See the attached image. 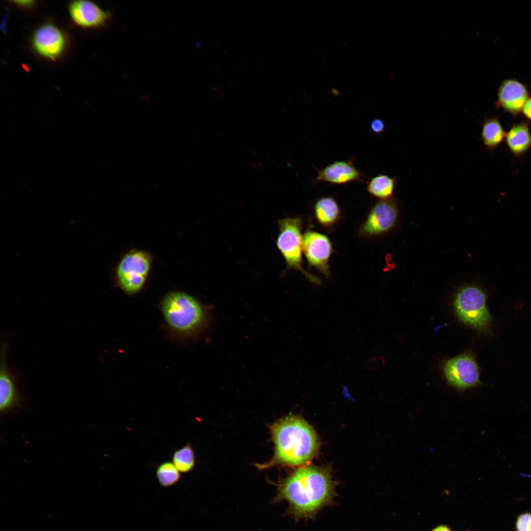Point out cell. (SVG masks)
<instances>
[{
  "label": "cell",
  "instance_id": "obj_1",
  "mask_svg": "<svg viewBox=\"0 0 531 531\" xmlns=\"http://www.w3.org/2000/svg\"><path fill=\"white\" fill-rule=\"evenodd\" d=\"M334 489V482L326 469L306 466L297 469L282 482L274 500L287 501L288 514L295 519H308L332 502Z\"/></svg>",
  "mask_w": 531,
  "mask_h": 531
},
{
  "label": "cell",
  "instance_id": "obj_2",
  "mask_svg": "<svg viewBox=\"0 0 531 531\" xmlns=\"http://www.w3.org/2000/svg\"><path fill=\"white\" fill-rule=\"evenodd\" d=\"M158 308L163 316L162 329L174 341L197 340L208 327V309L198 299L183 292L173 291L161 300Z\"/></svg>",
  "mask_w": 531,
  "mask_h": 531
},
{
  "label": "cell",
  "instance_id": "obj_3",
  "mask_svg": "<svg viewBox=\"0 0 531 531\" xmlns=\"http://www.w3.org/2000/svg\"><path fill=\"white\" fill-rule=\"evenodd\" d=\"M275 444L274 461L299 466L309 461L318 452L319 441L313 427L304 419L290 415L271 426Z\"/></svg>",
  "mask_w": 531,
  "mask_h": 531
},
{
  "label": "cell",
  "instance_id": "obj_4",
  "mask_svg": "<svg viewBox=\"0 0 531 531\" xmlns=\"http://www.w3.org/2000/svg\"><path fill=\"white\" fill-rule=\"evenodd\" d=\"M486 295L476 284H467L459 288L453 299L455 314L462 324L479 333L489 335L492 317L486 305Z\"/></svg>",
  "mask_w": 531,
  "mask_h": 531
},
{
  "label": "cell",
  "instance_id": "obj_5",
  "mask_svg": "<svg viewBox=\"0 0 531 531\" xmlns=\"http://www.w3.org/2000/svg\"><path fill=\"white\" fill-rule=\"evenodd\" d=\"M152 258L147 252L133 249L127 252L116 267L115 284L127 295L138 294L145 286Z\"/></svg>",
  "mask_w": 531,
  "mask_h": 531
},
{
  "label": "cell",
  "instance_id": "obj_6",
  "mask_svg": "<svg viewBox=\"0 0 531 531\" xmlns=\"http://www.w3.org/2000/svg\"><path fill=\"white\" fill-rule=\"evenodd\" d=\"M439 368L447 384L459 392L483 385L475 354L471 351L442 359Z\"/></svg>",
  "mask_w": 531,
  "mask_h": 531
},
{
  "label": "cell",
  "instance_id": "obj_7",
  "mask_svg": "<svg viewBox=\"0 0 531 531\" xmlns=\"http://www.w3.org/2000/svg\"><path fill=\"white\" fill-rule=\"evenodd\" d=\"M279 228L277 246L286 261L288 268L301 272L312 284L321 285V280L307 271L302 266L301 219L298 217L284 218L279 220Z\"/></svg>",
  "mask_w": 531,
  "mask_h": 531
},
{
  "label": "cell",
  "instance_id": "obj_8",
  "mask_svg": "<svg viewBox=\"0 0 531 531\" xmlns=\"http://www.w3.org/2000/svg\"><path fill=\"white\" fill-rule=\"evenodd\" d=\"M398 216V203L393 197L380 200L372 206L365 220L359 227V235L364 237H374L384 235L394 227Z\"/></svg>",
  "mask_w": 531,
  "mask_h": 531
},
{
  "label": "cell",
  "instance_id": "obj_9",
  "mask_svg": "<svg viewBox=\"0 0 531 531\" xmlns=\"http://www.w3.org/2000/svg\"><path fill=\"white\" fill-rule=\"evenodd\" d=\"M302 251L308 264L329 279L330 274L328 262L333 251L329 238L317 232L307 231L302 237Z\"/></svg>",
  "mask_w": 531,
  "mask_h": 531
},
{
  "label": "cell",
  "instance_id": "obj_10",
  "mask_svg": "<svg viewBox=\"0 0 531 531\" xmlns=\"http://www.w3.org/2000/svg\"><path fill=\"white\" fill-rule=\"evenodd\" d=\"M32 45L41 56L55 59L63 53L65 39L61 31L52 24H44L38 28L32 38Z\"/></svg>",
  "mask_w": 531,
  "mask_h": 531
},
{
  "label": "cell",
  "instance_id": "obj_11",
  "mask_svg": "<svg viewBox=\"0 0 531 531\" xmlns=\"http://www.w3.org/2000/svg\"><path fill=\"white\" fill-rule=\"evenodd\" d=\"M7 346L3 343L1 349L0 369V411L5 413L19 407L22 397L19 392L16 378L7 366L6 354Z\"/></svg>",
  "mask_w": 531,
  "mask_h": 531
},
{
  "label": "cell",
  "instance_id": "obj_12",
  "mask_svg": "<svg viewBox=\"0 0 531 531\" xmlns=\"http://www.w3.org/2000/svg\"><path fill=\"white\" fill-rule=\"evenodd\" d=\"M363 174L355 167L354 159L336 161L323 169H317L314 182L324 181L342 184L354 181L362 182Z\"/></svg>",
  "mask_w": 531,
  "mask_h": 531
},
{
  "label": "cell",
  "instance_id": "obj_13",
  "mask_svg": "<svg viewBox=\"0 0 531 531\" xmlns=\"http://www.w3.org/2000/svg\"><path fill=\"white\" fill-rule=\"evenodd\" d=\"M69 11L75 23L86 28L102 26L108 21L110 16L96 4L87 0L72 1Z\"/></svg>",
  "mask_w": 531,
  "mask_h": 531
},
{
  "label": "cell",
  "instance_id": "obj_14",
  "mask_svg": "<svg viewBox=\"0 0 531 531\" xmlns=\"http://www.w3.org/2000/svg\"><path fill=\"white\" fill-rule=\"evenodd\" d=\"M529 99L525 87L513 80H506L501 85L498 92L497 104L514 115L522 111Z\"/></svg>",
  "mask_w": 531,
  "mask_h": 531
},
{
  "label": "cell",
  "instance_id": "obj_15",
  "mask_svg": "<svg viewBox=\"0 0 531 531\" xmlns=\"http://www.w3.org/2000/svg\"><path fill=\"white\" fill-rule=\"evenodd\" d=\"M314 216L322 227L330 229L336 225L341 216V210L336 200L331 196L319 198L314 205Z\"/></svg>",
  "mask_w": 531,
  "mask_h": 531
},
{
  "label": "cell",
  "instance_id": "obj_16",
  "mask_svg": "<svg viewBox=\"0 0 531 531\" xmlns=\"http://www.w3.org/2000/svg\"><path fill=\"white\" fill-rule=\"evenodd\" d=\"M505 139L508 149L516 156L523 155L531 148V134L526 122L513 125Z\"/></svg>",
  "mask_w": 531,
  "mask_h": 531
},
{
  "label": "cell",
  "instance_id": "obj_17",
  "mask_svg": "<svg viewBox=\"0 0 531 531\" xmlns=\"http://www.w3.org/2000/svg\"><path fill=\"white\" fill-rule=\"evenodd\" d=\"M502 125L497 118H485L482 123L481 139L486 149L492 151L497 148L505 138Z\"/></svg>",
  "mask_w": 531,
  "mask_h": 531
},
{
  "label": "cell",
  "instance_id": "obj_18",
  "mask_svg": "<svg viewBox=\"0 0 531 531\" xmlns=\"http://www.w3.org/2000/svg\"><path fill=\"white\" fill-rule=\"evenodd\" d=\"M398 178L381 174L371 178L367 183V190L369 193L380 200L392 197Z\"/></svg>",
  "mask_w": 531,
  "mask_h": 531
},
{
  "label": "cell",
  "instance_id": "obj_19",
  "mask_svg": "<svg viewBox=\"0 0 531 531\" xmlns=\"http://www.w3.org/2000/svg\"><path fill=\"white\" fill-rule=\"evenodd\" d=\"M173 462L181 472H188L194 467L195 457L194 449L188 442L183 447L174 451Z\"/></svg>",
  "mask_w": 531,
  "mask_h": 531
},
{
  "label": "cell",
  "instance_id": "obj_20",
  "mask_svg": "<svg viewBox=\"0 0 531 531\" xmlns=\"http://www.w3.org/2000/svg\"><path fill=\"white\" fill-rule=\"evenodd\" d=\"M156 474L159 483L163 487L171 486L180 478V472L173 462L164 461L156 468Z\"/></svg>",
  "mask_w": 531,
  "mask_h": 531
},
{
  "label": "cell",
  "instance_id": "obj_21",
  "mask_svg": "<svg viewBox=\"0 0 531 531\" xmlns=\"http://www.w3.org/2000/svg\"><path fill=\"white\" fill-rule=\"evenodd\" d=\"M516 531H531V512H523L516 517Z\"/></svg>",
  "mask_w": 531,
  "mask_h": 531
},
{
  "label": "cell",
  "instance_id": "obj_22",
  "mask_svg": "<svg viewBox=\"0 0 531 531\" xmlns=\"http://www.w3.org/2000/svg\"><path fill=\"white\" fill-rule=\"evenodd\" d=\"M384 123L380 118H375L370 123V130L374 134L382 133L384 131Z\"/></svg>",
  "mask_w": 531,
  "mask_h": 531
},
{
  "label": "cell",
  "instance_id": "obj_23",
  "mask_svg": "<svg viewBox=\"0 0 531 531\" xmlns=\"http://www.w3.org/2000/svg\"><path fill=\"white\" fill-rule=\"evenodd\" d=\"M522 111L524 116L531 120V98L527 101Z\"/></svg>",
  "mask_w": 531,
  "mask_h": 531
},
{
  "label": "cell",
  "instance_id": "obj_24",
  "mask_svg": "<svg viewBox=\"0 0 531 531\" xmlns=\"http://www.w3.org/2000/svg\"><path fill=\"white\" fill-rule=\"evenodd\" d=\"M432 531H451V529L444 525H441L434 528Z\"/></svg>",
  "mask_w": 531,
  "mask_h": 531
},
{
  "label": "cell",
  "instance_id": "obj_25",
  "mask_svg": "<svg viewBox=\"0 0 531 531\" xmlns=\"http://www.w3.org/2000/svg\"><path fill=\"white\" fill-rule=\"evenodd\" d=\"M17 4L22 6H29L32 4L33 1L31 0H15L13 1Z\"/></svg>",
  "mask_w": 531,
  "mask_h": 531
}]
</instances>
